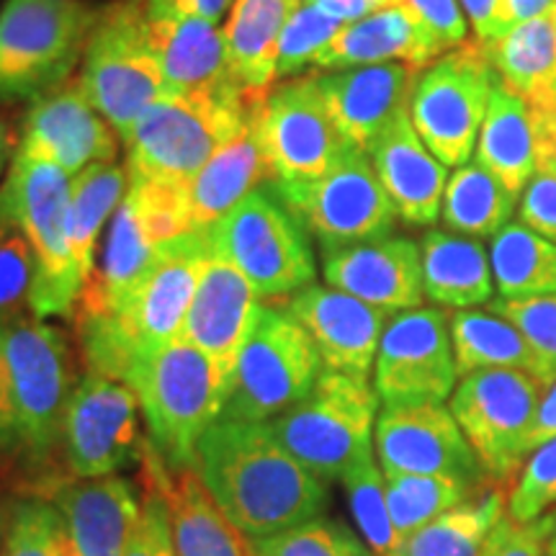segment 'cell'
<instances>
[{
    "label": "cell",
    "mask_w": 556,
    "mask_h": 556,
    "mask_svg": "<svg viewBox=\"0 0 556 556\" xmlns=\"http://www.w3.org/2000/svg\"><path fill=\"white\" fill-rule=\"evenodd\" d=\"M197 471L250 541L307 523L330 505L328 482L302 467L268 422L219 417L199 438Z\"/></svg>",
    "instance_id": "6da1fadb"
},
{
    "label": "cell",
    "mask_w": 556,
    "mask_h": 556,
    "mask_svg": "<svg viewBox=\"0 0 556 556\" xmlns=\"http://www.w3.org/2000/svg\"><path fill=\"white\" fill-rule=\"evenodd\" d=\"M73 389L65 332L31 312L0 317V456L26 471L50 467Z\"/></svg>",
    "instance_id": "7a4b0ae2"
},
{
    "label": "cell",
    "mask_w": 556,
    "mask_h": 556,
    "mask_svg": "<svg viewBox=\"0 0 556 556\" xmlns=\"http://www.w3.org/2000/svg\"><path fill=\"white\" fill-rule=\"evenodd\" d=\"M206 253L204 232L160 242L119 307L109 315H75L90 374L124 381L139 353L180 338Z\"/></svg>",
    "instance_id": "3957f363"
},
{
    "label": "cell",
    "mask_w": 556,
    "mask_h": 556,
    "mask_svg": "<svg viewBox=\"0 0 556 556\" xmlns=\"http://www.w3.org/2000/svg\"><path fill=\"white\" fill-rule=\"evenodd\" d=\"M255 106L240 88L165 93L139 116L127 137L129 184L189 189L199 170L245 129Z\"/></svg>",
    "instance_id": "277c9868"
},
{
    "label": "cell",
    "mask_w": 556,
    "mask_h": 556,
    "mask_svg": "<svg viewBox=\"0 0 556 556\" xmlns=\"http://www.w3.org/2000/svg\"><path fill=\"white\" fill-rule=\"evenodd\" d=\"M124 384L135 389L148 441L165 469L197 467L199 438L222 417L227 387L189 340L176 338L131 361Z\"/></svg>",
    "instance_id": "5b68a950"
},
{
    "label": "cell",
    "mask_w": 556,
    "mask_h": 556,
    "mask_svg": "<svg viewBox=\"0 0 556 556\" xmlns=\"http://www.w3.org/2000/svg\"><path fill=\"white\" fill-rule=\"evenodd\" d=\"M379 394L368 379L325 371L302 402L268 422L276 441L323 482L374 456Z\"/></svg>",
    "instance_id": "8992f818"
},
{
    "label": "cell",
    "mask_w": 556,
    "mask_h": 556,
    "mask_svg": "<svg viewBox=\"0 0 556 556\" xmlns=\"http://www.w3.org/2000/svg\"><path fill=\"white\" fill-rule=\"evenodd\" d=\"M70 186L65 170L24 155H13L0 186V219L24 229L37 253L31 315L41 319L73 317L83 294L67 242Z\"/></svg>",
    "instance_id": "52a82bcc"
},
{
    "label": "cell",
    "mask_w": 556,
    "mask_h": 556,
    "mask_svg": "<svg viewBox=\"0 0 556 556\" xmlns=\"http://www.w3.org/2000/svg\"><path fill=\"white\" fill-rule=\"evenodd\" d=\"M99 13L83 0H5L0 101H37L70 80Z\"/></svg>",
    "instance_id": "ba28073f"
},
{
    "label": "cell",
    "mask_w": 556,
    "mask_h": 556,
    "mask_svg": "<svg viewBox=\"0 0 556 556\" xmlns=\"http://www.w3.org/2000/svg\"><path fill=\"white\" fill-rule=\"evenodd\" d=\"M78 86L119 139L168 93L150 47L148 18L137 3L109 5L99 13L80 60Z\"/></svg>",
    "instance_id": "9c48e42d"
},
{
    "label": "cell",
    "mask_w": 556,
    "mask_h": 556,
    "mask_svg": "<svg viewBox=\"0 0 556 556\" xmlns=\"http://www.w3.org/2000/svg\"><path fill=\"white\" fill-rule=\"evenodd\" d=\"M266 189L289 208L323 250L392 235L397 212L364 150H348L330 170L302 180H268Z\"/></svg>",
    "instance_id": "30bf717a"
},
{
    "label": "cell",
    "mask_w": 556,
    "mask_h": 556,
    "mask_svg": "<svg viewBox=\"0 0 556 556\" xmlns=\"http://www.w3.org/2000/svg\"><path fill=\"white\" fill-rule=\"evenodd\" d=\"M204 235L208 248L225 255L261 299L291 296L315 283L309 235L266 186L250 191Z\"/></svg>",
    "instance_id": "8fae6325"
},
{
    "label": "cell",
    "mask_w": 556,
    "mask_h": 556,
    "mask_svg": "<svg viewBox=\"0 0 556 556\" xmlns=\"http://www.w3.org/2000/svg\"><path fill=\"white\" fill-rule=\"evenodd\" d=\"M323 361L307 330L289 315L287 307L261 304L253 330L242 345L225 420L270 422L317 384Z\"/></svg>",
    "instance_id": "7c38bea8"
},
{
    "label": "cell",
    "mask_w": 556,
    "mask_h": 556,
    "mask_svg": "<svg viewBox=\"0 0 556 556\" xmlns=\"http://www.w3.org/2000/svg\"><path fill=\"white\" fill-rule=\"evenodd\" d=\"M495 86L497 75L477 39L441 54L417 75L409 119L446 168H462L475 155Z\"/></svg>",
    "instance_id": "4fadbf2b"
},
{
    "label": "cell",
    "mask_w": 556,
    "mask_h": 556,
    "mask_svg": "<svg viewBox=\"0 0 556 556\" xmlns=\"http://www.w3.org/2000/svg\"><path fill=\"white\" fill-rule=\"evenodd\" d=\"M541 392L531 374L484 368L462 377L451 394V413L492 482L507 486L523 467Z\"/></svg>",
    "instance_id": "5bb4252c"
},
{
    "label": "cell",
    "mask_w": 556,
    "mask_h": 556,
    "mask_svg": "<svg viewBox=\"0 0 556 556\" xmlns=\"http://www.w3.org/2000/svg\"><path fill=\"white\" fill-rule=\"evenodd\" d=\"M142 407L135 389L103 374H86L70 394L62 422V456L78 479L111 477L144 458Z\"/></svg>",
    "instance_id": "9a60e30c"
},
{
    "label": "cell",
    "mask_w": 556,
    "mask_h": 556,
    "mask_svg": "<svg viewBox=\"0 0 556 556\" xmlns=\"http://www.w3.org/2000/svg\"><path fill=\"white\" fill-rule=\"evenodd\" d=\"M451 323L443 309L415 307L389 317L374 361L384 407L446 402L458 384Z\"/></svg>",
    "instance_id": "2e32d148"
},
{
    "label": "cell",
    "mask_w": 556,
    "mask_h": 556,
    "mask_svg": "<svg viewBox=\"0 0 556 556\" xmlns=\"http://www.w3.org/2000/svg\"><path fill=\"white\" fill-rule=\"evenodd\" d=\"M374 448L384 475L451 477L482 490L492 482L443 402L384 407L374 428Z\"/></svg>",
    "instance_id": "e0dca14e"
},
{
    "label": "cell",
    "mask_w": 556,
    "mask_h": 556,
    "mask_svg": "<svg viewBox=\"0 0 556 556\" xmlns=\"http://www.w3.org/2000/svg\"><path fill=\"white\" fill-rule=\"evenodd\" d=\"M258 129L276 180L315 178L353 150L332 122L315 75L270 90L258 106Z\"/></svg>",
    "instance_id": "ac0fdd59"
},
{
    "label": "cell",
    "mask_w": 556,
    "mask_h": 556,
    "mask_svg": "<svg viewBox=\"0 0 556 556\" xmlns=\"http://www.w3.org/2000/svg\"><path fill=\"white\" fill-rule=\"evenodd\" d=\"M116 150V129L86 99L78 80H67L31 101L16 155L54 165L75 178L90 165L114 163Z\"/></svg>",
    "instance_id": "d6986e66"
},
{
    "label": "cell",
    "mask_w": 556,
    "mask_h": 556,
    "mask_svg": "<svg viewBox=\"0 0 556 556\" xmlns=\"http://www.w3.org/2000/svg\"><path fill=\"white\" fill-rule=\"evenodd\" d=\"M208 242V240H206ZM261 296L225 255L208 248L180 338L197 345L232 389L242 345L253 330Z\"/></svg>",
    "instance_id": "ffe728a7"
},
{
    "label": "cell",
    "mask_w": 556,
    "mask_h": 556,
    "mask_svg": "<svg viewBox=\"0 0 556 556\" xmlns=\"http://www.w3.org/2000/svg\"><path fill=\"white\" fill-rule=\"evenodd\" d=\"M289 315L307 330L325 371L368 379L389 323V312L332 287L299 289L287 299Z\"/></svg>",
    "instance_id": "44dd1931"
},
{
    "label": "cell",
    "mask_w": 556,
    "mask_h": 556,
    "mask_svg": "<svg viewBox=\"0 0 556 556\" xmlns=\"http://www.w3.org/2000/svg\"><path fill=\"white\" fill-rule=\"evenodd\" d=\"M323 274L328 287L389 315L422 307L426 299L420 245L397 235L325 250Z\"/></svg>",
    "instance_id": "7402d4cb"
},
{
    "label": "cell",
    "mask_w": 556,
    "mask_h": 556,
    "mask_svg": "<svg viewBox=\"0 0 556 556\" xmlns=\"http://www.w3.org/2000/svg\"><path fill=\"white\" fill-rule=\"evenodd\" d=\"M58 507L67 536L80 556H124L135 531L142 495L131 479L111 475L67 479L41 486V495Z\"/></svg>",
    "instance_id": "603a6c76"
},
{
    "label": "cell",
    "mask_w": 556,
    "mask_h": 556,
    "mask_svg": "<svg viewBox=\"0 0 556 556\" xmlns=\"http://www.w3.org/2000/svg\"><path fill=\"white\" fill-rule=\"evenodd\" d=\"M420 73L422 70L407 62H387L332 70L315 78L340 135L356 150L368 152L381 129L409 106V96Z\"/></svg>",
    "instance_id": "cb8c5ba5"
},
{
    "label": "cell",
    "mask_w": 556,
    "mask_h": 556,
    "mask_svg": "<svg viewBox=\"0 0 556 556\" xmlns=\"http://www.w3.org/2000/svg\"><path fill=\"white\" fill-rule=\"evenodd\" d=\"M400 219L415 227H430L441 217L448 168L417 135L409 106L381 129L366 152Z\"/></svg>",
    "instance_id": "d4e9b609"
},
{
    "label": "cell",
    "mask_w": 556,
    "mask_h": 556,
    "mask_svg": "<svg viewBox=\"0 0 556 556\" xmlns=\"http://www.w3.org/2000/svg\"><path fill=\"white\" fill-rule=\"evenodd\" d=\"M142 475L163 492L178 556H258L253 541L232 523V518L206 490L197 467L165 469L148 443Z\"/></svg>",
    "instance_id": "484cf974"
},
{
    "label": "cell",
    "mask_w": 556,
    "mask_h": 556,
    "mask_svg": "<svg viewBox=\"0 0 556 556\" xmlns=\"http://www.w3.org/2000/svg\"><path fill=\"white\" fill-rule=\"evenodd\" d=\"M441 54H446L441 45L430 37L415 13L400 3L366 18L348 21L317 54L312 67L332 73V70L407 62L417 70H426Z\"/></svg>",
    "instance_id": "4316f807"
},
{
    "label": "cell",
    "mask_w": 556,
    "mask_h": 556,
    "mask_svg": "<svg viewBox=\"0 0 556 556\" xmlns=\"http://www.w3.org/2000/svg\"><path fill=\"white\" fill-rule=\"evenodd\" d=\"M148 37L168 93L191 96L240 88L229 73L225 31L219 24L201 18H148Z\"/></svg>",
    "instance_id": "83f0119b"
},
{
    "label": "cell",
    "mask_w": 556,
    "mask_h": 556,
    "mask_svg": "<svg viewBox=\"0 0 556 556\" xmlns=\"http://www.w3.org/2000/svg\"><path fill=\"white\" fill-rule=\"evenodd\" d=\"M274 178L261 142L258 106L238 137L229 139L189 184V212L193 232H206L250 191L261 189Z\"/></svg>",
    "instance_id": "f1b7e54d"
},
{
    "label": "cell",
    "mask_w": 556,
    "mask_h": 556,
    "mask_svg": "<svg viewBox=\"0 0 556 556\" xmlns=\"http://www.w3.org/2000/svg\"><path fill=\"white\" fill-rule=\"evenodd\" d=\"M302 0H235L225 31L229 73L250 101L263 103L276 80L278 41Z\"/></svg>",
    "instance_id": "f546056e"
},
{
    "label": "cell",
    "mask_w": 556,
    "mask_h": 556,
    "mask_svg": "<svg viewBox=\"0 0 556 556\" xmlns=\"http://www.w3.org/2000/svg\"><path fill=\"white\" fill-rule=\"evenodd\" d=\"M500 86L526 106L556 101V11L513 26L490 41H479Z\"/></svg>",
    "instance_id": "4dcf8cb0"
},
{
    "label": "cell",
    "mask_w": 556,
    "mask_h": 556,
    "mask_svg": "<svg viewBox=\"0 0 556 556\" xmlns=\"http://www.w3.org/2000/svg\"><path fill=\"white\" fill-rule=\"evenodd\" d=\"M422 289L430 302L451 309H475L495 296L490 253L475 238L430 229L420 240Z\"/></svg>",
    "instance_id": "1f68e13d"
},
{
    "label": "cell",
    "mask_w": 556,
    "mask_h": 556,
    "mask_svg": "<svg viewBox=\"0 0 556 556\" xmlns=\"http://www.w3.org/2000/svg\"><path fill=\"white\" fill-rule=\"evenodd\" d=\"M451 340L458 377L484 368H518L536 377L544 387L556 377L523 332L495 312L458 309L451 317Z\"/></svg>",
    "instance_id": "d6a6232c"
},
{
    "label": "cell",
    "mask_w": 556,
    "mask_h": 556,
    "mask_svg": "<svg viewBox=\"0 0 556 556\" xmlns=\"http://www.w3.org/2000/svg\"><path fill=\"white\" fill-rule=\"evenodd\" d=\"M477 163L497 176L516 197L536 176V127L533 114L518 96L497 86L477 139Z\"/></svg>",
    "instance_id": "836d02e7"
},
{
    "label": "cell",
    "mask_w": 556,
    "mask_h": 556,
    "mask_svg": "<svg viewBox=\"0 0 556 556\" xmlns=\"http://www.w3.org/2000/svg\"><path fill=\"white\" fill-rule=\"evenodd\" d=\"M507 492L505 484L490 482L402 539L392 556H482L492 531L507 516Z\"/></svg>",
    "instance_id": "e575fe53"
},
{
    "label": "cell",
    "mask_w": 556,
    "mask_h": 556,
    "mask_svg": "<svg viewBox=\"0 0 556 556\" xmlns=\"http://www.w3.org/2000/svg\"><path fill=\"white\" fill-rule=\"evenodd\" d=\"M129 176L127 168L116 163L90 165L73 178L70 186V208H67V242L73 255L75 274L86 287L96 268V242L101 229L106 227L111 214L127 197Z\"/></svg>",
    "instance_id": "d590c367"
},
{
    "label": "cell",
    "mask_w": 556,
    "mask_h": 556,
    "mask_svg": "<svg viewBox=\"0 0 556 556\" xmlns=\"http://www.w3.org/2000/svg\"><path fill=\"white\" fill-rule=\"evenodd\" d=\"M518 206V197L477 160L456 168L443 193L441 219L464 238H495Z\"/></svg>",
    "instance_id": "8d00e7d4"
},
{
    "label": "cell",
    "mask_w": 556,
    "mask_h": 556,
    "mask_svg": "<svg viewBox=\"0 0 556 556\" xmlns=\"http://www.w3.org/2000/svg\"><path fill=\"white\" fill-rule=\"evenodd\" d=\"M490 266L500 299L556 294V245L523 222H507L492 238Z\"/></svg>",
    "instance_id": "74e56055"
},
{
    "label": "cell",
    "mask_w": 556,
    "mask_h": 556,
    "mask_svg": "<svg viewBox=\"0 0 556 556\" xmlns=\"http://www.w3.org/2000/svg\"><path fill=\"white\" fill-rule=\"evenodd\" d=\"M387 477V475H384ZM469 484L433 475H389L387 505L400 541L475 495Z\"/></svg>",
    "instance_id": "f35d334b"
},
{
    "label": "cell",
    "mask_w": 556,
    "mask_h": 556,
    "mask_svg": "<svg viewBox=\"0 0 556 556\" xmlns=\"http://www.w3.org/2000/svg\"><path fill=\"white\" fill-rule=\"evenodd\" d=\"M351 516L356 520L358 533L371 548L374 556H392L400 546L392 516L387 505V477L374 456H366L356 467L348 469L343 479Z\"/></svg>",
    "instance_id": "ab89813d"
},
{
    "label": "cell",
    "mask_w": 556,
    "mask_h": 556,
    "mask_svg": "<svg viewBox=\"0 0 556 556\" xmlns=\"http://www.w3.org/2000/svg\"><path fill=\"white\" fill-rule=\"evenodd\" d=\"M253 548L258 556H374L351 528L323 516L274 536L255 539Z\"/></svg>",
    "instance_id": "60d3db41"
},
{
    "label": "cell",
    "mask_w": 556,
    "mask_h": 556,
    "mask_svg": "<svg viewBox=\"0 0 556 556\" xmlns=\"http://www.w3.org/2000/svg\"><path fill=\"white\" fill-rule=\"evenodd\" d=\"M343 29V21L328 16L312 5L309 0H302L287 21L278 41V62H276V78H296L304 70L312 67V62L330 39Z\"/></svg>",
    "instance_id": "b9f144b4"
},
{
    "label": "cell",
    "mask_w": 556,
    "mask_h": 556,
    "mask_svg": "<svg viewBox=\"0 0 556 556\" xmlns=\"http://www.w3.org/2000/svg\"><path fill=\"white\" fill-rule=\"evenodd\" d=\"M62 533L65 523L50 500L39 495L16 500L0 541V556H60Z\"/></svg>",
    "instance_id": "7bdbcfd3"
},
{
    "label": "cell",
    "mask_w": 556,
    "mask_h": 556,
    "mask_svg": "<svg viewBox=\"0 0 556 556\" xmlns=\"http://www.w3.org/2000/svg\"><path fill=\"white\" fill-rule=\"evenodd\" d=\"M37 287V253L24 229L0 219V317L31 312Z\"/></svg>",
    "instance_id": "ee69618b"
},
{
    "label": "cell",
    "mask_w": 556,
    "mask_h": 556,
    "mask_svg": "<svg viewBox=\"0 0 556 556\" xmlns=\"http://www.w3.org/2000/svg\"><path fill=\"white\" fill-rule=\"evenodd\" d=\"M556 510V438L528 454L507 492V518L533 523Z\"/></svg>",
    "instance_id": "f6af8a7d"
},
{
    "label": "cell",
    "mask_w": 556,
    "mask_h": 556,
    "mask_svg": "<svg viewBox=\"0 0 556 556\" xmlns=\"http://www.w3.org/2000/svg\"><path fill=\"white\" fill-rule=\"evenodd\" d=\"M490 312L516 325L556 374V294L531 299H492Z\"/></svg>",
    "instance_id": "bcb514c9"
},
{
    "label": "cell",
    "mask_w": 556,
    "mask_h": 556,
    "mask_svg": "<svg viewBox=\"0 0 556 556\" xmlns=\"http://www.w3.org/2000/svg\"><path fill=\"white\" fill-rule=\"evenodd\" d=\"M142 484V510H139L137 526L131 531L127 548H124V556H178L176 544H173L170 516L163 492L144 475Z\"/></svg>",
    "instance_id": "7dc6e473"
},
{
    "label": "cell",
    "mask_w": 556,
    "mask_h": 556,
    "mask_svg": "<svg viewBox=\"0 0 556 556\" xmlns=\"http://www.w3.org/2000/svg\"><path fill=\"white\" fill-rule=\"evenodd\" d=\"M554 523L556 510L546 513L533 523H516L505 516L492 531L482 556H546Z\"/></svg>",
    "instance_id": "c3c4849f"
},
{
    "label": "cell",
    "mask_w": 556,
    "mask_h": 556,
    "mask_svg": "<svg viewBox=\"0 0 556 556\" xmlns=\"http://www.w3.org/2000/svg\"><path fill=\"white\" fill-rule=\"evenodd\" d=\"M443 52L467 45V16L458 0H402Z\"/></svg>",
    "instance_id": "681fc988"
},
{
    "label": "cell",
    "mask_w": 556,
    "mask_h": 556,
    "mask_svg": "<svg viewBox=\"0 0 556 556\" xmlns=\"http://www.w3.org/2000/svg\"><path fill=\"white\" fill-rule=\"evenodd\" d=\"M520 222L556 245V176L536 173L523 189L518 204Z\"/></svg>",
    "instance_id": "f907efd6"
},
{
    "label": "cell",
    "mask_w": 556,
    "mask_h": 556,
    "mask_svg": "<svg viewBox=\"0 0 556 556\" xmlns=\"http://www.w3.org/2000/svg\"><path fill=\"white\" fill-rule=\"evenodd\" d=\"M235 0H148V18H201L219 24L232 11Z\"/></svg>",
    "instance_id": "816d5d0a"
},
{
    "label": "cell",
    "mask_w": 556,
    "mask_h": 556,
    "mask_svg": "<svg viewBox=\"0 0 556 556\" xmlns=\"http://www.w3.org/2000/svg\"><path fill=\"white\" fill-rule=\"evenodd\" d=\"M531 114L536 127V173L556 176V101L531 109Z\"/></svg>",
    "instance_id": "f5cc1de1"
},
{
    "label": "cell",
    "mask_w": 556,
    "mask_h": 556,
    "mask_svg": "<svg viewBox=\"0 0 556 556\" xmlns=\"http://www.w3.org/2000/svg\"><path fill=\"white\" fill-rule=\"evenodd\" d=\"M552 11H556V0H497L495 37H500V34L507 29H513V26L526 24V21L539 18Z\"/></svg>",
    "instance_id": "db71d44e"
},
{
    "label": "cell",
    "mask_w": 556,
    "mask_h": 556,
    "mask_svg": "<svg viewBox=\"0 0 556 556\" xmlns=\"http://www.w3.org/2000/svg\"><path fill=\"white\" fill-rule=\"evenodd\" d=\"M312 5H317L319 11H325L328 16L343 21H358L371 16V13H379L384 9H392V5H400L402 0H309Z\"/></svg>",
    "instance_id": "11a10c76"
},
{
    "label": "cell",
    "mask_w": 556,
    "mask_h": 556,
    "mask_svg": "<svg viewBox=\"0 0 556 556\" xmlns=\"http://www.w3.org/2000/svg\"><path fill=\"white\" fill-rule=\"evenodd\" d=\"M552 438H556V377L541 392L536 420H533L531 435H528V454L541 443L552 441Z\"/></svg>",
    "instance_id": "9f6ffc18"
},
{
    "label": "cell",
    "mask_w": 556,
    "mask_h": 556,
    "mask_svg": "<svg viewBox=\"0 0 556 556\" xmlns=\"http://www.w3.org/2000/svg\"><path fill=\"white\" fill-rule=\"evenodd\" d=\"M464 9V16L471 21V29L477 34V41H490L495 37V9L497 0H458Z\"/></svg>",
    "instance_id": "6f0895ef"
},
{
    "label": "cell",
    "mask_w": 556,
    "mask_h": 556,
    "mask_svg": "<svg viewBox=\"0 0 556 556\" xmlns=\"http://www.w3.org/2000/svg\"><path fill=\"white\" fill-rule=\"evenodd\" d=\"M13 144H16V142H13V131L9 127V122H5L3 116H0V176H3L5 165L13 163V160H11Z\"/></svg>",
    "instance_id": "680465c9"
},
{
    "label": "cell",
    "mask_w": 556,
    "mask_h": 556,
    "mask_svg": "<svg viewBox=\"0 0 556 556\" xmlns=\"http://www.w3.org/2000/svg\"><path fill=\"white\" fill-rule=\"evenodd\" d=\"M60 556H80L78 548H75L73 539L67 536V531L62 533V541H60Z\"/></svg>",
    "instance_id": "91938a15"
},
{
    "label": "cell",
    "mask_w": 556,
    "mask_h": 556,
    "mask_svg": "<svg viewBox=\"0 0 556 556\" xmlns=\"http://www.w3.org/2000/svg\"><path fill=\"white\" fill-rule=\"evenodd\" d=\"M11 505H13V503H0V541H3L5 526H9V518H11Z\"/></svg>",
    "instance_id": "94428289"
},
{
    "label": "cell",
    "mask_w": 556,
    "mask_h": 556,
    "mask_svg": "<svg viewBox=\"0 0 556 556\" xmlns=\"http://www.w3.org/2000/svg\"><path fill=\"white\" fill-rule=\"evenodd\" d=\"M546 556H556V523H554L552 539H548V548H546Z\"/></svg>",
    "instance_id": "6125c7cd"
},
{
    "label": "cell",
    "mask_w": 556,
    "mask_h": 556,
    "mask_svg": "<svg viewBox=\"0 0 556 556\" xmlns=\"http://www.w3.org/2000/svg\"><path fill=\"white\" fill-rule=\"evenodd\" d=\"M129 3H139V0H129Z\"/></svg>",
    "instance_id": "be15d7a7"
}]
</instances>
